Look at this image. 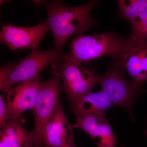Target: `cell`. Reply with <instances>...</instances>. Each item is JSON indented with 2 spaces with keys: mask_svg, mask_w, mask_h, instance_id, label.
<instances>
[{
  "mask_svg": "<svg viewBox=\"0 0 147 147\" xmlns=\"http://www.w3.org/2000/svg\"><path fill=\"white\" fill-rule=\"evenodd\" d=\"M98 2L93 0L74 7L63 5L58 0L43 3L48 13L46 22L54 36V49L63 54L64 45L70 36L82 34L96 24L90 13Z\"/></svg>",
  "mask_w": 147,
  "mask_h": 147,
  "instance_id": "cell-1",
  "label": "cell"
},
{
  "mask_svg": "<svg viewBox=\"0 0 147 147\" xmlns=\"http://www.w3.org/2000/svg\"><path fill=\"white\" fill-rule=\"evenodd\" d=\"M107 66L106 71L98 76V84L105 92L112 105H118L127 110L133 119L131 108L139 94L144 91L142 87L128 82L124 76L123 67L115 59Z\"/></svg>",
  "mask_w": 147,
  "mask_h": 147,
  "instance_id": "cell-2",
  "label": "cell"
},
{
  "mask_svg": "<svg viewBox=\"0 0 147 147\" xmlns=\"http://www.w3.org/2000/svg\"><path fill=\"white\" fill-rule=\"evenodd\" d=\"M63 54L54 49L47 51L34 49L9 74L0 86L1 90L5 95L17 83L40 80L41 73L48 66L52 65L55 69L60 65Z\"/></svg>",
  "mask_w": 147,
  "mask_h": 147,
  "instance_id": "cell-3",
  "label": "cell"
},
{
  "mask_svg": "<svg viewBox=\"0 0 147 147\" xmlns=\"http://www.w3.org/2000/svg\"><path fill=\"white\" fill-rule=\"evenodd\" d=\"M57 69L63 82V90L71 103L91 92L98 84V75L94 69H88L71 57L69 54H63Z\"/></svg>",
  "mask_w": 147,
  "mask_h": 147,
  "instance_id": "cell-4",
  "label": "cell"
},
{
  "mask_svg": "<svg viewBox=\"0 0 147 147\" xmlns=\"http://www.w3.org/2000/svg\"><path fill=\"white\" fill-rule=\"evenodd\" d=\"M123 37L113 32L79 36L71 40L69 54L81 63L103 56L111 58L118 52Z\"/></svg>",
  "mask_w": 147,
  "mask_h": 147,
  "instance_id": "cell-5",
  "label": "cell"
},
{
  "mask_svg": "<svg viewBox=\"0 0 147 147\" xmlns=\"http://www.w3.org/2000/svg\"><path fill=\"white\" fill-rule=\"evenodd\" d=\"M53 76L45 82H42L41 87L33 110L37 147H43L42 131L45 125L53 115L61 102L59 96L63 90L59 72L55 69Z\"/></svg>",
  "mask_w": 147,
  "mask_h": 147,
  "instance_id": "cell-6",
  "label": "cell"
},
{
  "mask_svg": "<svg viewBox=\"0 0 147 147\" xmlns=\"http://www.w3.org/2000/svg\"><path fill=\"white\" fill-rule=\"evenodd\" d=\"M117 60L140 87L147 82V42L123 37L118 53L111 57Z\"/></svg>",
  "mask_w": 147,
  "mask_h": 147,
  "instance_id": "cell-7",
  "label": "cell"
},
{
  "mask_svg": "<svg viewBox=\"0 0 147 147\" xmlns=\"http://www.w3.org/2000/svg\"><path fill=\"white\" fill-rule=\"evenodd\" d=\"M50 30L46 22L35 26L22 27L11 25L3 26L0 32L1 43L11 50L36 49L45 34Z\"/></svg>",
  "mask_w": 147,
  "mask_h": 147,
  "instance_id": "cell-8",
  "label": "cell"
},
{
  "mask_svg": "<svg viewBox=\"0 0 147 147\" xmlns=\"http://www.w3.org/2000/svg\"><path fill=\"white\" fill-rule=\"evenodd\" d=\"M72 127L66 117L61 102L42 130L43 147H75Z\"/></svg>",
  "mask_w": 147,
  "mask_h": 147,
  "instance_id": "cell-9",
  "label": "cell"
},
{
  "mask_svg": "<svg viewBox=\"0 0 147 147\" xmlns=\"http://www.w3.org/2000/svg\"><path fill=\"white\" fill-rule=\"evenodd\" d=\"M41 84L40 80L26 81L9 91L6 103L10 118H24V113L28 110H33Z\"/></svg>",
  "mask_w": 147,
  "mask_h": 147,
  "instance_id": "cell-10",
  "label": "cell"
},
{
  "mask_svg": "<svg viewBox=\"0 0 147 147\" xmlns=\"http://www.w3.org/2000/svg\"><path fill=\"white\" fill-rule=\"evenodd\" d=\"M74 128L89 134L98 147H116V139L106 116L86 115L76 117Z\"/></svg>",
  "mask_w": 147,
  "mask_h": 147,
  "instance_id": "cell-11",
  "label": "cell"
},
{
  "mask_svg": "<svg viewBox=\"0 0 147 147\" xmlns=\"http://www.w3.org/2000/svg\"><path fill=\"white\" fill-rule=\"evenodd\" d=\"M26 119L11 118L0 131V147H37L33 130L24 127Z\"/></svg>",
  "mask_w": 147,
  "mask_h": 147,
  "instance_id": "cell-12",
  "label": "cell"
},
{
  "mask_svg": "<svg viewBox=\"0 0 147 147\" xmlns=\"http://www.w3.org/2000/svg\"><path fill=\"white\" fill-rule=\"evenodd\" d=\"M112 103L105 92L101 90L85 95L71 103V111L75 117L86 115L106 116V110Z\"/></svg>",
  "mask_w": 147,
  "mask_h": 147,
  "instance_id": "cell-13",
  "label": "cell"
},
{
  "mask_svg": "<svg viewBox=\"0 0 147 147\" xmlns=\"http://www.w3.org/2000/svg\"><path fill=\"white\" fill-rule=\"evenodd\" d=\"M117 3L121 18L130 22L147 9V0H118Z\"/></svg>",
  "mask_w": 147,
  "mask_h": 147,
  "instance_id": "cell-14",
  "label": "cell"
},
{
  "mask_svg": "<svg viewBox=\"0 0 147 147\" xmlns=\"http://www.w3.org/2000/svg\"><path fill=\"white\" fill-rule=\"evenodd\" d=\"M132 39L147 42V9L130 22Z\"/></svg>",
  "mask_w": 147,
  "mask_h": 147,
  "instance_id": "cell-15",
  "label": "cell"
},
{
  "mask_svg": "<svg viewBox=\"0 0 147 147\" xmlns=\"http://www.w3.org/2000/svg\"><path fill=\"white\" fill-rule=\"evenodd\" d=\"M5 95H0V128H3L10 119L9 115L7 103L3 101Z\"/></svg>",
  "mask_w": 147,
  "mask_h": 147,
  "instance_id": "cell-16",
  "label": "cell"
},
{
  "mask_svg": "<svg viewBox=\"0 0 147 147\" xmlns=\"http://www.w3.org/2000/svg\"><path fill=\"white\" fill-rule=\"evenodd\" d=\"M19 63H9L2 65L0 71V86L3 84L5 80L11 70L15 68Z\"/></svg>",
  "mask_w": 147,
  "mask_h": 147,
  "instance_id": "cell-17",
  "label": "cell"
},
{
  "mask_svg": "<svg viewBox=\"0 0 147 147\" xmlns=\"http://www.w3.org/2000/svg\"><path fill=\"white\" fill-rule=\"evenodd\" d=\"M146 135H147V130H146Z\"/></svg>",
  "mask_w": 147,
  "mask_h": 147,
  "instance_id": "cell-18",
  "label": "cell"
},
{
  "mask_svg": "<svg viewBox=\"0 0 147 147\" xmlns=\"http://www.w3.org/2000/svg\"></svg>",
  "mask_w": 147,
  "mask_h": 147,
  "instance_id": "cell-19",
  "label": "cell"
}]
</instances>
